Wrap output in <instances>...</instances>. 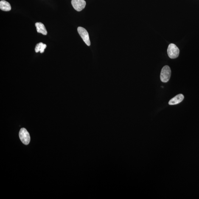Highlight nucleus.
Returning <instances> with one entry per match:
<instances>
[{
	"mask_svg": "<svg viewBox=\"0 0 199 199\" xmlns=\"http://www.w3.org/2000/svg\"><path fill=\"white\" fill-rule=\"evenodd\" d=\"M171 75V70L170 67L167 65L165 66L161 69L160 75L161 81L166 83L169 81Z\"/></svg>",
	"mask_w": 199,
	"mask_h": 199,
	"instance_id": "1",
	"label": "nucleus"
},
{
	"mask_svg": "<svg viewBox=\"0 0 199 199\" xmlns=\"http://www.w3.org/2000/svg\"><path fill=\"white\" fill-rule=\"evenodd\" d=\"M167 51L169 57L171 59L177 58L179 54V49L178 46L174 43L169 44Z\"/></svg>",
	"mask_w": 199,
	"mask_h": 199,
	"instance_id": "2",
	"label": "nucleus"
},
{
	"mask_svg": "<svg viewBox=\"0 0 199 199\" xmlns=\"http://www.w3.org/2000/svg\"><path fill=\"white\" fill-rule=\"evenodd\" d=\"M20 139L23 144L27 145L30 141V137L29 132L25 128H22L20 130L19 133Z\"/></svg>",
	"mask_w": 199,
	"mask_h": 199,
	"instance_id": "3",
	"label": "nucleus"
},
{
	"mask_svg": "<svg viewBox=\"0 0 199 199\" xmlns=\"http://www.w3.org/2000/svg\"><path fill=\"white\" fill-rule=\"evenodd\" d=\"M79 35L83 39V41L86 43L87 46H90L91 42H90L89 35L88 32L86 29L82 27H79L77 28Z\"/></svg>",
	"mask_w": 199,
	"mask_h": 199,
	"instance_id": "4",
	"label": "nucleus"
},
{
	"mask_svg": "<svg viewBox=\"0 0 199 199\" xmlns=\"http://www.w3.org/2000/svg\"><path fill=\"white\" fill-rule=\"evenodd\" d=\"M71 4L75 10L80 12L85 8L86 2L84 0H71Z\"/></svg>",
	"mask_w": 199,
	"mask_h": 199,
	"instance_id": "5",
	"label": "nucleus"
},
{
	"mask_svg": "<svg viewBox=\"0 0 199 199\" xmlns=\"http://www.w3.org/2000/svg\"><path fill=\"white\" fill-rule=\"evenodd\" d=\"M184 99V96L183 95L181 94H178L171 99L169 102V104L170 105H177L182 102Z\"/></svg>",
	"mask_w": 199,
	"mask_h": 199,
	"instance_id": "6",
	"label": "nucleus"
},
{
	"mask_svg": "<svg viewBox=\"0 0 199 199\" xmlns=\"http://www.w3.org/2000/svg\"><path fill=\"white\" fill-rule=\"evenodd\" d=\"M35 26L36 27L37 32L38 33H41L44 35H47V31H46L44 25L42 23L37 22L35 23Z\"/></svg>",
	"mask_w": 199,
	"mask_h": 199,
	"instance_id": "7",
	"label": "nucleus"
},
{
	"mask_svg": "<svg viewBox=\"0 0 199 199\" xmlns=\"http://www.w3.org/2000/svg\"><path fill=\"white\" fill-rule=\"evenodd\" d=\"M0 9L4 11H9L11 9V7L8 2L2 0L0 1Z\"/></svg>",
	"mask_w": 199,
	"mask_h": 199,
	"instance_id": "8",
	"label": "nucleus"
},
{
	"mask_svg": "<svg viewBox=\"0 0 199 199\" xmlns=\"http://www.w3.org/2000/svg\"><path fill=\"white\" fill-rule=\"evenodd\" d=\"M46 47V45L42 43H40L36 45L35 46V50L36 52H40L41 53L44 52V50Z\"/></svg>",
	"mask_w": 199,
	"mask_h": 199,
	"instance_id": "9",
	"label": "nucleus"
}]
</instances>
